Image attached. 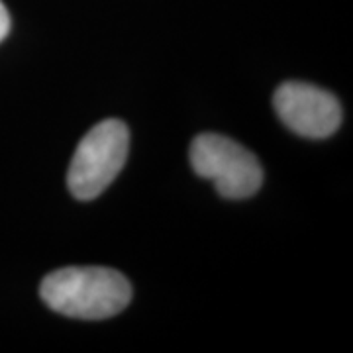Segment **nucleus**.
Segmentation results:
<instances>
[{
    "mask_svg": "<svg viewBox=\"0 0 353 353\" xmlns=\"http://www.w3.org/2000/svg\"><path fill=\"white\" fill-rule=\"evenodd\" d=\"M39 294L57 314L104 320L120 314L130 304L132 285L108 267H63L41 281Z\"/></svg>",
    "mask_w": 353,
    "mask_h": 353,
    "instance_id": "f257e3e1",
    "label": "nucleus"
},
{
    "mask_svg": "<svg viewBox=\"0 0 353 353\" xmlns=\"http://www.w3.org/2000/svg\"><path fill=\"white\" fill-rule=\"evenodd\" d=\"M130 132L120 120H104L79 141L67 173V187L77 201H92L126 165Z\"/></svg>",
    "mask_w": 353,
    "mask_h": 353,
    "instance_id": "f03ea898",
    "label": "nucleus"
},
{
    "mask_svg": "<svg viewBox=\"0 0 353 353\" xmlns=\"http://www.w3.org/2000/svg\"><path fill=\"white\" fill-rule=\"evenodd\" d=\"M194 173L214 183L220 196L243 201L263 185V167L250 150L220 134H201L190 143Z\"/></svg>",
    "mask_w": 353,
    "mask_h": 353,
    "instance_id": "7ed1b4c3",
    "label": "nucleus"
},
{
    "mask_svg": "<svg viewBox=\"0 0 353 353\" xmlns=\"http://www.w3.org/2000/svg\"><path fill=\"white\" fill-rule=\"evenodd\" d=\"M275 112L294 134L310 139L330 138L341 126L340 101L324 88L308 83H283L273 97Z\"/></svg>",
    "mask_w": 353,
    "mask_h": 353,
    "instance_id": "20e7f679",
    "label": "nucleus"
},
{
    "mask_svg": "<svg viewBox=\"0 0 353 353\" xmlns=\"http://www.w3.org/2000/svg\"><path fill=\"white\" fill-rule=\"evenodd\" d=\"M8 32H10V14L0 0V41H4Z\"/></svg>",
    "mask_w": 353,
    "mask_h": 353,
    "instance_id": "39448f33",
    "label": "nucleus"
}]
</instances>
